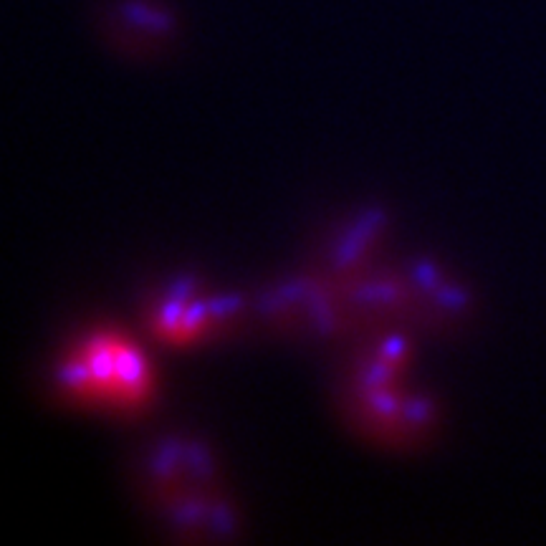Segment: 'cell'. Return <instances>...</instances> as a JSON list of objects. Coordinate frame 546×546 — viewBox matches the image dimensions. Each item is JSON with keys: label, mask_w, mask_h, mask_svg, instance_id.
Instances as JSON below:
<instances>
[{"label": "cell", "mask_w": 546, "mask_h": 546, "mask_svg": "<svg viewBox=\"0 0 546 546\" xmlns=\"http://www.w3.org/2000/svg\"><path fill=\"white\" fill-rule=\"evenodd\" d=\"M54 387L66 405L127 420L155 405L160 382L140 342L119 329L99 327L66 344Z\"/></svg>", "instance_id": "cell-1"}, {"label": "cell", "mask_w": 546, "mask_h": 546, "mask_svg": "<svg viewBox=\"0 0 546 546\" xmlns=\"http://www.w3.org/2000/svg\"><path fill=\"white\" fill-rule=\"evenodd\" d=\"M407 364L405 339L385 337L359 354L347 380L352 420L387 445L410 443L430 423L428 402L402 390Z\"/></svg>", "instance_id": "cell-2"}, {"label": "cell", "mask_w": 546, "mask_h": 546, "mask_svg": "<svg viewBox=\"0 0 546 546\" xmlns=\"http://www.w3.org/2000/svg\"><path fill=\"white\" fill-rule=\"evenodd\" d=\"M215 466L198 443H160L147 461L145 486L157 504H165L170 526L195 531L223 534L233 526L231 516L223 509V498H208L203 488H215Z\"/></svg>", "instance_id": "cell-3"}, {"label": "cell", "mask_w": 546, "mask_h": 546, "mask_svg": "<svg viewBox=\"0 0 546 546\" xmlns=\"http://www.w3.org/2000/svg\"><path fill=\"white\" fill-rule=\"evenodd\" d=\"M233 319V301L175 289L160 294L147 309V327L172 347H188L213 339Z\"/></svg>", "instance_id": "cell-4"}]
</instances>
